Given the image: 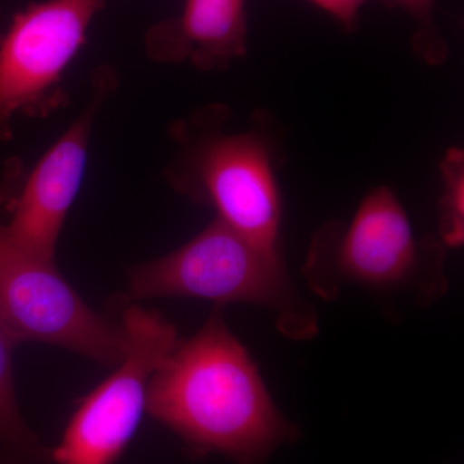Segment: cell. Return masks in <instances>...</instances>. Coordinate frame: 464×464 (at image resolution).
Returning <instances> with one entry per match:
<instances>
[{
	"label": "cell",
	"mask_w": 464,
	"mask_h": 464,
	"mask_svg": "<svg viewBox=\"0 0 464 464\" xmlns=\"http://www.w3.org/2000/svg\"><path fill=\"white\" fill-rule=\"evenodd\" d=\"M146 411L192 453L222 454L239 464H265L298 436L218 311L159 366Z\"/></svg>",
	"instance_id": "6da1fadb"
},
{
	"label": "cell",
	"mask_w": 464,
	"mask_h": 464,
	"mask_svg": "<svg viewBox=\"0 0 464 464\" xmlns=\"http://www.w3.org/2000/svg\"><path fill=\"white\" fill-rule=\"evenodd\" d=\"M447 248L433 237L418 239L404 207L387 186L366 194L348 224L326 222L308 248L304 275L319 297L332 301L343 286L395 295L431 304L448 289Z\"/></svg>",
	"instance_id": "7a4b0ae2"
},
{
	"label": "cell",
	"mask_w": 464,
	"mask_h": 464,
	"mask_svg": "<svg viewBox=\"0 0 464 464\" xmlns=\"http://www.w3.org/2000/svg\"><path fill=\"white\" fill-rule=\"evenodd\" d=\"M133 298L191 297L216 304H257L275 313L277 329L290 340L315 337V308L290 282L282 252H273L219 218L166 257L130 274Z\"/></svg>",
	"instance_id": "3957f363"
},
{
	"label": "cell",
	"mask_w": 464,
	"mask_h": 464,
	"mask_svg": "<svg viewBox=\"0 0 464 464\" xmlns=\"http://www.w3.org/2000/svg\"><path fill=\"white\" fill-rule=\"evenodd\" d=\"M227 110L209 108L179 130L183 155L172 174L183 194L217 210L249 240L280 252L282 197L273 119L255 115L246 130H225Z\"/></svg>",
	"instance_id": "277c9868"
},
{
	"label": "cell",
	"mask_w": 464,
	"mask_h": 464,
	"mask_svg": "<svg viewBox=\"0 0 464 464\" xmlns=\"http://www.w3.org/2000/svg\"><path fill=\"white\" fill-rule=\"evenodd\" d=\"M0 326L14 344L42 342L103 365L123 359V328L94 313L48 261L18 246L0 225Z\"/></svg>",
	"instance_id": "5b68a950"
},
{
	"label": "cell",
	"mask_w": 464,
	"mask_h": 464,
	"mask_svg": "<svg viewBox=\"0 0 464 464\" xmlns=\"http://www.w3.org/2000/svg\"><path fill=\"white\" fill-rule=\"evenodd\" d=\"M123 359L76 409L60 444L56 464H115L139 429L150 381L177 347L176 328L158 311L130 306L121 324Z\"/></svg>",
	"instance_id": "8992f818"
},
{
	"label": "cell",
	"mask_w": 464,
	"mask_h": 464,
	"mask_svg": "<svg viewBox=\"0 0 464 464\" xmlns=\"http://www.w3.org/2000/svg\"><path fill=\"white\" fill-rule=\"evenodd\" d=\"M108 0H45L17 14L0 42V134L17 114L44 116L63 103V72Z\"/></svg>",
	"instance_id": "52a82bcc"
},
{
	"label": "cell",
	"mask_w": 464,
	"mask_h": 464,
	"mask_svg": "<svg viewBox=\"0 0 464 464\" xmlns=\"http://www.w3.org/2000/svg\"><path fill=\"white\" fill-rule=\"evenodd\" d=\"M96 82L90 105L34 168L5 226L18 246L48 261L54 259L63 222L83 183L92 125L111 79L103 72Z\"/></svg>",
	"instance_id": "ba28073f"
},
{
	"label": "cell",
	"mask_w": 464,
	"mask_h": 464,
	"mask_svg": "<svg viewBox=\"0 0 464 464\" xmlns=\"http://www.w3.org/2000/svg\"><path fill=\"white\" fill-rule=\"evenodd\" d=\"M146 43L159 61L227 69L246 53V0H185L179 16L152 27Z\"/></svg>",
	"instance_id": "9c48e42d"
},
{
	"label": "cell",
	"mask_w": 464,
	"mask_h": 464,
	"mask_svg": "<svg viewBox=\"0 0 464 464\" xmlns=\"http://www.w3.org/2000/svg\"><path fill=\"white\" fill-rule=\"evenodd\" d=\"M14 343L0 326V447L11 456L41 460L42 445L27 429L14 395L12 348Z\"/></svg>",
	"instance_id": "30bf717a"
},
{
	"label": "cell",
	"mask_w": 464,
	"mask_h": 464,
	"mask_svg": "<svg viewBox=\"0 0 464 464\" xmlns=\"http://www.w3.org/2000/svg\"><path fill=\"white\" fill-rule=\"evenodd\" d=\"M442 194L439 200L440 241L459 248L464 241V151L450 148L440 161Z\"/></svg>",
	"instance_id": "8fae6325"
},
{
	"label": "cell",
	"mask_w": 464,
	"mask_h": 464,
	"mask_svg": "<svg viewBox=\"0 0 464 464\" xmlns=\"http://www.w3.org/2000/svg\"><path fill=\"white\" fill-rule=\"evenodd\" d=\"M390 8H399L413 18L417 29L411 38L415 53L430 66L447 61L448 43L440 35L433 21L436 0H381Z\"/></svg>",
	"instance_id": "7c38bea8"
},
{
	"label": "cell",
	"mask_w": 464,
	"mask_h": 464,
	"mask_svg": "<svg viewBox=\"0 0 464 464\" xmlns=\"http://www.w3.org/2000/svg\"><path fill=\"white\" fill-rule=\"evenodd\" d=\"M334 18L346 32H353L359 23L360 9L368 0H308Z\"/></svg>",
	"instance_id": "4fadbf2b"
},
{
	"label": "cell",
	"mask_w": 464,
	"mask_h": 464,
	"mask_svg": "<svg viewBox=\"0 0 464 464\" xmlns=\"http://www.w3.org/2000/svg\"><path fill=\"white\" fill-rule=\"evenodd\" d=\"M14 195V186L9 183H0V206L8 203Z\"/></svg>",
	"instance_id": "5bb4252c"
}]
</instances>
